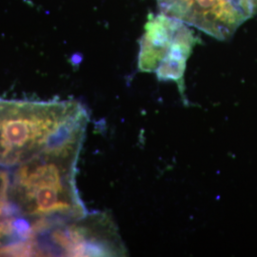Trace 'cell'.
Instances as JSON below:
<instances>
[{
  "mask_svg": "<svg viewBox=\"0 0 257 257\" xmlns=\"http://www.w3.org/2000/svg\"><path fill=\"white\" fill-rule=\"evenodd\" d=\"M195 42L192 30L182 21L163 14L150 16L140 41L139 69L181 86L186 61Z\"/></svg>",
  "mask_w": 257,
  "mask_h": 257,
  "instance_id": "obj_1",
  "label": "cell"
},
{
  "mask_svg": "<svg viewBox=\"0 0 257 257\" xmlns=\"http://www.w3.org/2000/svg\"><path fill=\"white\" fill-rule=\"evenodd\" d=\"M166 15L226 39L257 14V0H157Z\"/></svg>",
  "mask_w": 257,
  "mask_h": 257,
  "instance_id": "obj_2",
  "label": "cell"
}]
</instances>
